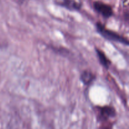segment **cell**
I'll return each mask as SVG.
<instances>
[{"label": "cell", "mask_w": 129, "mask_h": 129, "mask_svg": "<svg viewBox=\"0 0 129 129\" xmlns=\"http://www.w3.org/2000/svg\"><path fill=\"white\" fill-rule=\"evenodd\" d=\"M116 117L115 110L111 107L106 106L100 109L97 119L98 122L101 123L100 129H112L113 123L110 122Z\"/></svg>", "instance_id": "cell-1"}, {"label": "cell", "mask_w": 129, "mask_h": 129, "mask_svg": "<svg viewBox=\"0 0 129 129\" xmlns=\"http://www.w3.org/2000/svg\"><path fill=\"white\" fill-rule=\"evenodd\" d=\"M96 28L98 33H100V35H102L103 37L105 38L107 40L122 43V44L127 45L128 44V41L127 39L121 36V35L117 34L115 31L108 30V29L105 27V26L102 25V23H97Z\"/></svg>", "instance_id": "cell-2"}, {"label": "cell", "mask_w": 129, "mask_h": 129, "mask_svg": "<svg viewBox=\"0 0 129 129\" xmlns=\"http://www.w3.org/2000/svg\"><path fill=\"white\" fill-rule=\"evenodd\" d=\"M94 10L99 14L102 15L103 17L108 18L113 15V10L110 5L105 3L96 1L94 3Z\"/></svg>", "instance_id": "cell-3"}, {"label": "cell", "mask_w": 129, "mask_h": 129, "mask_svg": "<svg viewBox=\"0 0 129 129\" xmlns=\"http://www.w3.org/2000/svg\"><path fill=\"white\" fill-rule=\"evenodd\" d=\"M58 5L69 9L78 10L80 8V3L78 0H55Z\"/></svg>", "instance_id": "cell-4"}, {"label": "cell", "mask_w": 129, "mask_h": 129, "mask_svg": "<svg viewBox=\"0 0 129 129\" xmlns=\"http://www.w3.org/2000/svg\"><path fill=\"white\" fill-rule=\"evenodd\" d=\"M95 79L94 74L88 71H85L82 73L81 76V80L86 85H89Z\"/></svg>", "instance_id": "cell-5"}, {"label": "cell", "mask_w": 129, "mask_h": 129, "mask_svg": "<svg viewBox=\"0 0 129 129\" xmlns=\"http://www.w3.org/2000/svg\"><path fill=\"white\" fill-rule=\"evenodd\" d=\"M96 53L98 57L100 62L101 64L106 68H108L110 66V60H108V58L105 55V53L100 50V49H96Z\"/></svg>", "instance_id": "cell-6"}]
</instances>
